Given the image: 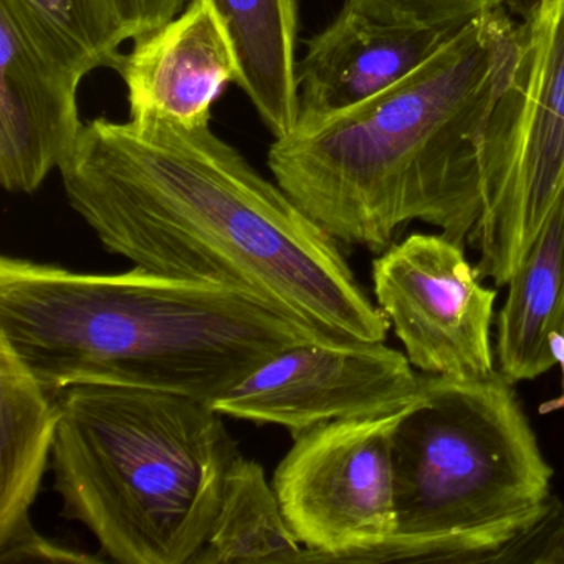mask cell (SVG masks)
<instances>
[{
  "label": "cell",
  "instance_id": "5b68a950",
  "mask_svg": "<svg viewBox=\"0 0 564 564\" xmlns=\"http://www.w3.org/2000/svg\"><path fill=\"white\" fill-rule=\"evenodd\" d=\"M511 382L421 375L394 431V538L382 561L491 563L553 507V467Z\"/></svg>",
  "mask_w": 564,
  "mask_h": 564
},
{
  "label": "cell",
  "instance_id": "3957f363",
  "mask_svg": "<svg viewBox=\"0 0 564 564\" xmlns=\"http://www.w3.org/2000/svg\"><path fill=\"white\" fill-rule=\"evenodd\" d=\"M0 336L52 394L124 386L214 402L299 343H339L209 283L0 259Z\"/></svg>",
  "mask_w": 564,
  "mask_h": 564
},
{
  "label": "cell",
  "instance_id": "4fadbf2b",
  "mask_svg": "<svg viewBox=\"0 0 564 564\" xmlns=\"http://www.w3.org/2000/svg\"><path fill=\"white\" fill-rule=\"evenodd\" d=\"M61 405L0 336V563L98 564L104 557L47 540L32 523L54 451Z\"/></svg>",
  "mask_w": 564,
  "mask_h": 564
},
{
  "label": "cell",
  "instance_id": "8992f818",
  "mask_svg": "<svg viewBox=\"0 0 564 564\" xmlns=\"http://www.w3.org/2000/svg\"><path fill=\"white\" fill-rule=\"evenodd\" d=\"M484 209L475 267L510 282L564 191V0H534L517 61L481 140Z\"/></svg>",
  "mask_w": 564,
  "mask_h": 564
},
{
  "label": "cell",
  "instance_id": "6da1fadb",
  "mask_svg": "<svg viewBox=\"0 0 564 564\" xmlns=\"http://www.w3.org/2000/svg\"><path fill=\"white\" fill-rule=\"evenodd\" d=\"M58 171L68 204L107 252L230 290L332 338L388 336L391 323L338 240L210 124L95 118Z\"/></svg>",
  "mask_w": 564,
  "mask_h": 564
},
{
  "label": "cell",
  "instance_id": "2e32d148",
  "mask_svg": "<svg viewBox=\"0 0 564 564\" xmlns=\"http://www.w3.org/2000/svg\"><path fill=\"white\" fill-rule=\"evenodd\" d=\"M303 550L262 465L237 455L213 530L191 564L300 563Z\"/></svg>",
  "mask_w": 564,
  "mask_h": 564
},
{
  "label": "cell",
  "instance_id": "e0dca14e",
  "mask_svg": "<svg viewBox=\"0 0 564 564\" xmlns=\"http://www.w3.org/2000/svg\"><path fill=\"white\" fill-rule=\"evenodd\" d=\"M369 18L388 24L455 29L481 12L514 0H346Z\"/></svg>",
  "mask_w": 564,
  "mask_h": 564
},
{
  "label": "cell",
  "instance_id": "8fae6325",
  "mask_svg": "<svg viewBox=\"0 0 564 564\" xmlns=\"http://www.w3.org/2000/svg\"><path fill=\"white\" fill-rule=\"evenodd\" d=\"M115 70L127 87L130 118L158 117L209 127L213 107L237 82L229 32L210 0H189L166 24L134 39Z\"/></svg>",
  "mask_w": 564,
  "mask_h": 564
},
{
  "label": "cell",
  "instance_id": "5bb4252c",
  "mask_svg": "<svg viewBox=\"0 0 564 564\" xmlns=\"http://www.w3.org/2000/svg\"><path fill=\"white\" fill-rule=\"evenodd\" d=\"M498 315V371L514 384L556 366L551 336L564 332V191L514 270Z\"/></svg>",
  "mask_w": 564,
  "mask_h": 564
},
{
  "label": "cell",
  "instance_id": "7c38bea8",
  "mask_svg": "<svg viewBox=\"0 0 564 564\" xmlns=\"http://www.w3.org/2000/svg\"><path fill=\"white\" fill-rule=\"evenodd\" d=\"M455 29L388 24L345 2L335 21L306 41L305 57L296 65L295 130H308L388 90L424 64Z\"/></svg>",
  "mask_w": 564,
  "mask_h": 564
},
{
  "label": "cell",
  "instance_id": "52a82bcc",
  "mask_svg": "<svg viewBox=\"0 0 564 564\" xmlns=\"http://www.w3.org/2000/svg\"><path fill=\"white\" fill-rule=\"evenodd\" d=\"M411 402L293 437L272 485L300 563H371L394 538V431Z\"/></svg>",
  "mask_w": 564,
  "mask_h": 564
},
{
  "label": "cell",
  "instance_id": "7a4b0ae2",
  "mask_svg": "<svg viewBox=\"0 0 564 564\" xmlns=\"http://www.w3.org/2000/svg\"><path fill=\"white\" fill-rule=\"evenodd\" d=\"M518 42L503 8L481 12L388 90L276 138L273 180L338 242L379 252L422 220L464 246L484 209V130Z\"/></svg>",
  "mask_w": 564,
  "mask_h": 564
},
{
  "label": "cell",
  "instance_id": "ba28073f",
  "mask_svg": "<svg viewBox=\"0 0 564 564\" xmlns=\"http://www.w3.org/2000/svg\"><path fill=\"white\" fill-rule=\"evenodd\" d=\"M480 280L464 246L444 234H414L372 262L378 306L412 368L458 379L494 375L497 290Z\"/></svg>",
  "mask_w": 564,
  "mask_h": 564
},
{
  "label": "cell",
  "instance_id": "9a60e30c",
  "mask_svg": "<svg viewBox=\"0 0 564 564\" xmlns=\"http://www.w3.org/2000/svg\"><path fill=\"white\" fill-rule=\"evenodd\" d=\"M237 57V82L273 138L299 121V0H210Z\"/></svg>",
  "mask_w": 564,
  "mask_h": 564
},
{
  "label": "cell",
  "instance_id": "ac0fdd59",
  "mask_svg": "<svg viewBox=\"0 0 564 564\" xmlns=\"http://www.w3.org/2000/svg\"><path fill=\"white\" fill-rule=\"evenodd\" d=\"M564 563V508L554 500L546 517L508 543L491 563Z\"/></svg>",
  "mask_w": 564,
  "mask_h": 564
},
{
  "label": "cell",
  "instance_id": "30bf717a",
  "mask_svg": "<svg viewBox=\"0 0 564 564\" xmlns=\"http://www.w3.org/2000/svg\"><path fill=\"white\" fill-rule=\"evenodd\" d=\"M0 184L32 194L74 153L78 88L95 68L25 0H0Z\"/></svg>",
  "mask_w": 564,
  "mask_h": 564
},
{
  "label": "cell",
  "instance_id": "d6986e66",
  "mask_svg": "<svg viewBox=\"0 0 564 564\" xmlns=\"http://www.w3.org/2000/svg\"><path fill=\"white\" fill-rule=\"evenodd\" d=\"M551 349H553L554 361L561 368L563 375V394L553 401L543 402L540 405V414H551V412L564 409V332H554L551 336Z\"/></svg>",
  "mask_w": 564,
  "mask_h": 564
},
{
  "label": "cell",
  "instance_id": "9c48e42d",
  "mask_svg": "<svg viewBox=\"0 0 564 564\" xmlns=\"http://www.w3.org/2000/svg\"><path fill=\"white\" fill-rule=\"evenodd\" d=\"M419 388L408 356L384 341H308L276 352L213 405L227 417L282 425L296 437L408 404Z\"/></svg>",
  "mask_w": 564,
  "mask_h": 564
},
{
  "label": "cell",
  "instance_id": "277c9868",
  "mask_svg": "<svg viewBox=\"0 0 564 564\" xmlns=\"http://www.w3.org/2000/svg\"><path fill=\"white\" fill-rule=\"evenodd\" d=\"M52 451L62 517L121 564H191L240 455L213 402L124 386L57 394Z\"/></svg>",
  "mask_w": 564,
  "mask_h": 564
}]
</instances>
